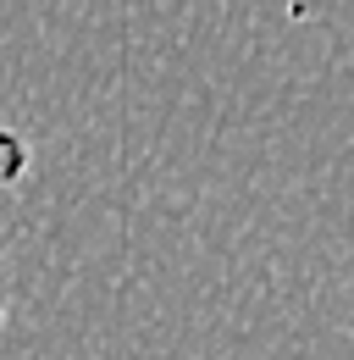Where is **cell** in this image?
<instances>
[{
	"label": "cell",
	"instance_id": "obj_1",
	"mask_svg": "<svg viewBox=\"0 0 354 360\" xmlns=\"http://www.w3.org/2000/svg\"><path fill=\"white\" fill-rule=\"evenodd\" d=\"M34 167V150L17 128H0V244L11 238V211H17V188Z\"/></svg>",
	"mask_w": 354,
	"mask_h": 360
},
{
	"label": "cell",
	"instance_id": "obj_2",
	"mask_svg": "<svg viewBox=\"0 0 354 360\" xmlns=\"http://www.w3.org/2000/svg\"><path fill=\"white\" fill-rule=\"evenodd\" d=\"M0 261H6V244H0ZM0 338H6V271H0Z\"/></svg>",
	"mask_w": 354,
	"mask_h": 360
}]
</instances>
